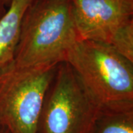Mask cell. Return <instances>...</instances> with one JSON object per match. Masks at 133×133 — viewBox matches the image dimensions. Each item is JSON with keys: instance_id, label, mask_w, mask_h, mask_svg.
<instances>
[{"instance_id": "52a82bcc", "label": "cell", "mask_w": 133, "mask_h": 133, "mask_svg": "<svg viewBox=\"0 0 133 133\" xmlns=\"http://www.w3.org/2000/svg\"><path fill=\"white\" fill-rule=\"evenodd\" d=\"M92 133H133V105L102 107Z\"/></svg>"}, {"instance_id": "277c9868", "label": "cell", "mask_w": 133, "mask_h": 133, "mask_svg": "<svg viewBox=\"0 0 133 133\" xmlns=\"http://www.w3.org/2000/svg\"><path fill=\"white\" fill-rule=\"evenodd\" d=\"M58 65V64H57ZM57 65L0 71V126L10 133H36L48 87Z\"/></svg>"}, {"instance_id": "30bf717a", "label": "cell", "mask_w": 133, "mask_h": 133, "mask_svg": "<svg viewBox=\"0 0 133 133\" xmlns=\"http://www.w3.org/2000/svg\"><path fill=\"white\" fill-rule=\"evenodd\" d=\"M0 133H10L9 131L4 127L0 126Z\"/></svg>"}, {"instance_id": "7a4b0ae2", "label": "cell", "mask_w": 133, "mask_h": 133, "mask_svg": "<svg viewBox=\"0 0 133 133\" xmlns=\"http://www.w3.org/2000/svg\"><path fill=\"white\" fill-rule=\"evenodd\" d=\"M64 62L101 107L133 105V62L111 46L78 39Z\"/></svg>"}, {"instance_id": "8992f818", "label": "cell", "mask_w": 133, "mask_h": 133, "mask_svg": "<svg viewBox=\"0 0 133 133\" xmlns=\"http://www.w3.org/2000/svg\"><path fill=\"white\" fill-rule=\"evenodd\" d=\"M32 0H12L0 18V71L11 65L19 43L24 12Z\"/></svg>"}, {"instance_id": "6da1fadb", "label": "cell", "mask_w": 133, "mask_h": 133, "mask_svg": "<svg viewBox=\"0 0 133 133\" xmlns=\"http://www.w3.org/2000/svg\"><path fill=\"white\" fill-rule=\"evenodd\" d=\"M78 39L70 0H32L24 12L13 64L19 68L57 65Z\"/></svg>"}, {"instance_id": "3957f363", "label": "cell", "mask_w": 133, "mask_h": 133, "mask_svg": "<svg viewBox=\"0 0 133 133\" xmlns=\"http://www.w3.org/2000/svg\"><path fill=\"white\" fill-rule=\"evenodd\" d=\"M101 108L72 66L62 62L46 92L36 133H92Z\"/></svg>"}, {"instance_id": "ba28073f", "label": "cell", "mask_w": 133, "mask_h": 133, "mask_svg": "<svg viewBox=\"0 0 133 133\" xmlns=\"http://www.w3.org/2000/svg\"><path fill=\"white\" fill-rule=\"evenodd\" d=\"M6 10H7V8L3 4L2 0H0V18L5 14V13L6 12Z\"/></svg>"}, {"instance_id": "9c48e42d", "label": "cell", "mask_w": 133, "mask_h": 133, "mask_svg": "<svg viewBox=\"0 0 133 133\" xmlns=\"http://www.w3.org/2000/svg\"><path fill=\"white\" fill-rule=\"evenodd\" d=\"M12 0H2V2L3 4L5 5V6L6 8H8L10 5V2H11Z\"/></svg>"}, {"instance_id": "5b68a950", "label": "cell", "mask_w": 133, "mask_h": 133, "mask_svg": "<svg viewBox=\"0 0 133 133\" xmlns=\"http://www.w3.org/2000/svg\"><path fill=\"white\" fill-rule=\"evenodd\" d=\"M73 24L78 39L111 45L133 23V0H70Z\"/></svg>"}]
</instances>
